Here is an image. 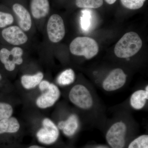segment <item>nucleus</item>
<instances>
[{"instance_id":"obj_1","label":"nucleus","mask_w":148,"mask_h":148,"mask_svg":"<svg viewBox=\"0 0 148 148\" xmlns=\"http://www.w3.org/2000/svg\"><path fill=\"white\" fill-rule=\"evenodd\" d=\"M143 46V41L134 32L126 33L117 42L114 51L117 57L127 58L136 54Z\"/></svg>"},{"instance_id":"obj_2","label":"nucleus","mask_w":148,"mask_h":148,"mask_svg":"<svg viewBox=\"0 0 148 148\" xmlns=\"http://www.w3.org/2000/svg\"><path fill=\"white\" fill-rule=\"evenodd\" d=\"M70 50L73 55L84 56L91 59L97 55L99 46L95 40L87 37H78L74 39L70 45Z\"/></svg>"},{"instance_id":"obj_3","label":"nucleus","mask_w":148,"mask_h":148,"mask_svg":"<svg viewBox=\"0 0 148 148\" xmlns=\"http://www.w3.org/2000/svg\"><path fill=\"white\" fill-rule=\"evenodd\" d=\"M70 101L77 108L84 111L89 110L94 105L92 94L86 86L82 84H77L69 92Z\"/></svg>"},{"instance_id":"obj_4","label":"nucleus","mask_w":148,"mask_h":148,"mask_svg":"<svg viewBox=\"0 0 148 148\" xmlns=\"http://www.w3.org/2000/svg\"><path fill=\"white\" fill-rule=\"evenodd\" d=\"M127 132V124L123 121L113 123L107 130L106 140L110 148H124Z\"/></svg>"},{"instance_id":"obj_5","label":"nucleus","mask_w":148,"mask_h":148,"mask_svg":"<svg viewBox=\"0 0 148 148\" xmlns=\"http://www.w3.org/2000/svg\"><path fill=\"white\" fill-rule=\"evenodd\" d=\"M47 31L48 36L51 42H58L63 39L66 31L62 17L57 14L51 15L48 21Z\"/></svg>"},{"instance_id":"obj_6","label":"nucleus","mask_w":148,"mask_h":148,"mask_svg":"<svg viewBox=\"0 0 148 148\" xmlns=\"http://www.w3.org/2000/svg\"><path fill=\"white\" fill-rule=\"evenodd\" d=\"M23 49L16 47L10 51L6 48L0 50V61L4 64L5 68L9 71H12L15 69L16 65H20L23 63Z\"/></svg>"},{"instance_id":"obj_7","label":"nucleus","mask_w":148,"mask_h":148,"mask_svg":"<svg viewBox=\"0 0 148 148\" xmlns=\"http://www.w3.org/2000/svg\"><path fill=\"white\" fill-rule=\"evenodd\" d=\"M42 127L38 131L37 137L40 143L51 145L55 143L59 136L58 127L51 120L45 118L43 120Z\"/></svg>"},{"instance_id":"obj_8","label":"nucleus","mask_w":148,"mask_h":148,"mask_svg":"<svg viewBox=\"0 0 148 148\" xmlns=\"http://www.w3.org/2000/svg\"><path fill=\"white\" fill-rule=\"evenodd\" d=\"M127 80V75L122 69H116L112 70L105 79L102 87L105 91L112 92L124 86Z\"/></svg>"},{"instance_id":"obj_9","label":"nucleus","mask_w":148,"mask_h":148,"mask_svg":"<svg viewBox=\"0 0 148 148\" xmlns=\"http://www.w3.org/2000/svg\"><path fill=\"white\" fill-rule=\"evenodd\" d=\"M45 92L40 96L36 100V105L38 108L45 109L53 106L61 96V92L58 86L50 83Z\"/></svg>"},{"instance_id":"obj_10","label":"nucleus","mask_w":148,"mask_h":148,"mask_svg":"<svg viewBox=\"0 0 148 148\" xmlns=\"http://www.w3.org/2000/svg\"><path fill=\"white\" fill-rule=\"evenodd\" d=\"M2 36L9 43L14 45H20L26 43L28 38L24 31L17 26H11L3 29Z\"/></svg>"},{"instance_id":"obj_11","label":"nucleus","mask_w":148,"mask_h":148,"mask_svg":"<svg viewBox=\"0 0 148 148\" xmlns=\"http://www.w3.org/2000/svg\"><path fill=\"white\" fill-rule=\"evenodd\" d=\"M12 9L18 17L19 27L23 31H29L32 26V17L29 12L24 6L18 3L13 5Z\"/></svg>"},{"instance_id":"obj_12","label":"nucleus","mask_w":148,"mask_h":148,"mask_svg":"<svg viewBox=\"0 0 148 148\" xmlns=\"http://www.w3.org/2000/svg\"><path fill=\"white\" fill-rule=\"evenodd\" d=\"M79 126V121L77 115L72 114L64 121L59 122L57 127L63 131L67 137L73 136L77 131Z\"/></svg>"},{"instance_id":"obj_13","label":"nucleus","mask_w":148,"mask_h":148,"mask_svg":"<svg viewBox=\"0 0 148 148\" xmlns=\"http://www.w3.org/2000/svg\"><path fill=\"white\" fill-rule=\"evenodd\" d=\"M148 100V86L145 89L134 91L130 98V107L136 110H140L145 108Z\"/></svg>"},{"instance_id":"obj_14","label":"nucleus","mask_w":148,"mask_h":148,"mask_svg":"<svg viewBox=\"0 0 148 148\" xmlns=\"http://www.w3.org/2000/svg\"><path fill=\"white\" fill-rule=\"evenodd\" d=\"M30 8L33 17L40 19L45 17L49 13L50 4L49 0H32Z\"/></svg>"},{"instance_id":"obj_15","label":"nucleus","mask_w":148,"mask_h":148,"mask_svg":"<svg viewBox=\"0 0 148 148\" xmlns=\"http://www.w3.org/2000/svg\"><path fill=\"white\" fill-rule=\"evenodd\" d=\"M19 128L20 124L16 118L10 117L0 121V134L15 133Z\"/></svg>"},{"instance_id":"obj_16","label":"nucleus","mask_w":148,"mask_h":148,"mask_svg":"<svg viewBox=\"0 0 148 148\" xmlns=\"http://www.w3.org/2000/svg\"><path fill=\"white\" fill-rule=\"evenodd\" d=\"M43 77V74L42 72H39L32 75H24L21 77V84L25 89H32L39 84Z\"/></svg>"},{"instance_id":"obj_17","label":"nucleus","mask_w":148,"mask_h":148,"mask_svg":"<svg viewBox=\"0 0 148 148\" xmlns=\"http://www.w3.org/2000/svg\"><path fill=\"white\" fill-rule=\"evenodd\" d=\"M75 79V75L73 70L68 69L62 72L57 78V82L58 84L65 86L72 84L74 82Z\"/></svg>"},{"instance_id":"obj_18","label":"nucleus","mask_w":148,"mask_h":148,"mask_svg":"<svg viewBox=\"0 0 148 148\" xmlns=\"http://www.w3.org/2000/svg\"><path fill=\"white\" fill-rule=\"evenodd\" d=\"M127 148H148V135L143 134L133 139Z\"/></svg>"},{"instance_id":"obj_19","label":"nucleus","mask_w":148,"mask_h":148,"mask_svg":"<svg viewBox=\"0 0 148 148\" xmlns=\"http://www.w3.org/2000/svg\"><path fill=\"white\" fill-rule=\"evenodd\" d=\"M82 13L80 19L81 27L84 32H87L92 26V14L90 11L86 10L82 11Z\"/></svg>"},{"instance_id":"obj_20","label":"nucleus","mask_w":148,"mask_h":148,"mask_svg":"<svg viewBox=\"0 0 148 148\" xmlns=\"http://www.w3.org/2000/svg\"><path fill=\"white\" fill-rule=\"evenodd\" d=\"M103 3V0H76V5L79 8H97Z\"/></svg>"},{"instance_id":"obj_21","label":"nucleus","mask_w":148,"mask_h":148,"mask_svg":"<svg viewBox=\"0 0 148 148\" xmlns=\"http://www.w3.org/2000/svg\"><path fill=\"white\" fill-rule=\"evenodd\" d=\"M13 112V108L10 105L0 103V121L10 117Z\"/></svg>"},{"instance_id":"obj_22","label":"nucleus","mask_w":148,"mask_h":148,"mask_svg":"<svg viewBox=\"0 0 148 148\" xmlns=\"http://www.w3.org/2000/svg\"><path fill=\"white\" fill-rule=\"evenodd\" d=\"M125 7L130 10H137L142 8L146 0H121Z\"/></svg>"},{"instance_id":"obj_23","label":"nucleus","mask_w":148,"mask_h":148,"mask_svg":"<svg viewBox=\"0 0 148 148\" xmlns=\"http://www.w3.org/2000/svg\"><path fill=\"white\" fill-rule=\"evenodd\" d=\"M13 21V16L11 14L0 11V28L11 25Z\"/></svg>"},{"instance_id":"obj_24","label":"nucleus","mask_w":148,"mask_h":148,"mask_svg":"<svg viewBox=\"0 0 148 148\" xmlns=\"http://www.w3.org/2000/svg\"><path fill=\"white\" fill-rule=\"evenodd\" d=\"M50 83L46 80L42 81L39 84V88L41 91H44L49 86Z\"/></svg>"},{"instance_id":"obj_25","label":"nucleus","mask_w":148,"mask_h":148,"mask_svg":"<svg viewBox=\"0 0 148 148\" xmlns=\"http://www.w3.org/2000/svg\"><path fill=\"white\" fill-rule=\"evenodd\" d=\"M106 2L108 3L109 4H113L116 1V0H105Z\"/></svg>"},{"instance_id":"obj_26","label":"nucleus","mask_w":148,"mask_h":148,"mask_svg":"<svg viewBox=\"0 0 148 148\" xmlns=\"http://www.w3.org/2000/svg\"><path fill=\"white\" fill-rule=\"evenodd\" d=\"M95 148H110L109 147L104 145H99L97 146Z\"/></svg>"},{"instance_id":"obj_27","label":"nucleus","mask_w":148,"mask_h":148,"mask_svg":"<svg viewBox=\"0 0 148 148\" xmlns=\"http://www.w3.org/2000/svg\"><path fill=\"white\" fill-rule=\"evenodd\" d=\"M45 148L44 147H40V146H37V145H33L31 146V147H29V148Z\"/></svg>"},{"instance_id":"obj_28","label":"nucleus","mask_w":148,"mask_h":148,"mask_svg":"<svg viewBox=\"0 0 148 148\" xmlns=\"http://www.w3.org/2000/svg\"><path fill=\"white\" fill-rule=\"evenodd\" d=\"M2 79V76L0 74V80H1V79Z\"/></svg>"}]
</instances>
